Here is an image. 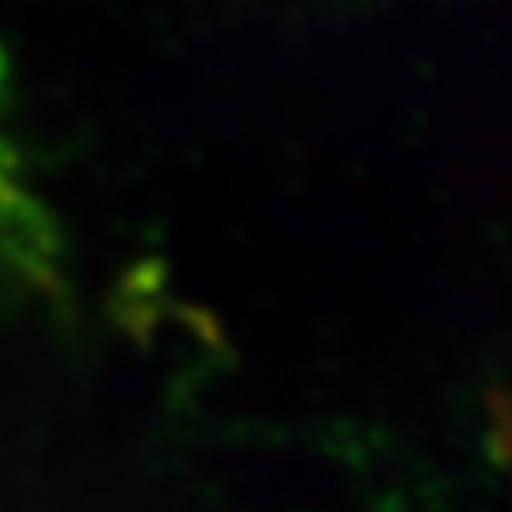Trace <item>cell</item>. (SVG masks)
Returning <instances> with one entry per match:
<instances>
[{
  "mask_svg": "<svg viewBox=\"0 0 512 512\" xmlns=\"http://www.w3.org/2000/svg\"><path fill=\"white\" fill-rule=\"evenodd\" d=\"M4 152H0V198H4V194H8V190H12V186H8V175H4Z\"/></svg>",
  "mask_w": 512,
  "mask_h": 512,
  "instance_id": "obj_1",
  "label": "cell"
}]
</instances>
